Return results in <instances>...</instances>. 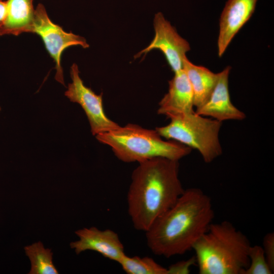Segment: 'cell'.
Returning <instances> with one entry per match:
<instances>
[{
    "mask_svg": "<svg viewBox=\"0 0 274 274\" xmlns=\"http://www.w3.org/2000/svg\"><path fill=\"white\" fill-rule=\"evenodd\" d=\"M214 217L211 198L201 189L185 190L176 203L145 232L153 253L166 258L193 249Z\"/></svg>",
    "mask_w": 274,
    "mask_h": 274,
    "instance_id": "cell-1",
    "label": "cell"
},
{
    "mask_svg": "<svg viewBox=\"0 0 274 274\" xmlns=\"http://www.w3.org/2000/svg\"><path fill=\"white\" fill-rule=\"evenodd\" d=\"M179 172V160L155 157L139 163L127 196L134 228L146 232L183 194Z\"/></svg>",
    "mask_w": 274,
    "mask_h": 274,
    "instance_id": "cell-2",
    "label": "cell"
},
{
    "mask_svg": "<svg viewBox=\"0 0 274 274\" xmlns=\"http://www.w3.org/2000/svg\"><path fill=\"white\" fill-rule=\"evenodd\" d=\"M250 242L227 221L212 223L193 247L200 274H243Z\"/></svg>",
    "mask_w": 274,
    "mask_h": 274,
    "instance_id": "cell-3",
    "label": "cell"
},
{
    "mask_svg": "<svg viewBox=\"0 0 274 274\" xmlns=\"http://www.w3.org/2000/svg\"><path fill=\"white\" fill-rule=\"evenodd\" d=\"M96 139L110 146L115 156L125 162H138L155 157L179 160L191 149L174 140L164 141L157 131L129 123L99 133Z\"/></svg>",
    "mask_w": 274,
    "mask_h": 274,
    "instance_id": "cell-4",
    "label": "cell"
},
{
    "mask_svg": "<svg viewBox=\"0 0 274 274\" xmlns=\"http://www.w3.org/2000/svg\"><path fill=\"white\" fill-rule=\"evenodd\" d=\"M168 118L169 124L156 128L161 137L197 150L206 163L212 162L222 154L219 139L222 122L198 115L195 111Z\"/></svg>",
    "mask_w": 274,
    "mask_h": 274,
    "instance_id": "cell-5",
    "label": "cell"
},
{
    "mask_svg": "<svg viewBox=\"0 0 274 274\" xmlns=\"http://www.w3.org/2000/svg\"><path fill=\"white\" fill-rule=\"evenodd\" d=\"M32 32L42 38L46 49L55 63V80L64 85L60 63L61 54L65 49L72 46L89 47L86 40L72 32H65L59 25L54 23L42 4H39L35 9Z\"/></svg>",
    "mask_w": 274,
    "mask_h": 274,
    "instance_id": "cell-6",
    "label": "cell"
},
{
    "mask_svg": "<svg viewBox=\"0 0 274 274\" xmlns=\"http://www.w3.org/2000/svg\"><path fill=\"white\" fill-rule=\"evenodd\" d=\"M78 65L73 64L70 75L72 82L69 83L64 95L70 100L78 104L87 117L93 135L108 132L120 126L106 115L102 94L97 95L86 86L79 75Z\"/></svg>",
    "mask_w": 274,
    "mask_h": 274,
    "instance_id": "cell-7",
    "label": "cell"
},
{
    "mask_svg": "<svg viewBox=\"0 0 274 274\" xmlns=\"http://www.w3.org/2000/svg\"><path fill=\"white\" fill-rule=\"evenodd\" d=\"M153 22L155 37L150 44L136 54L135 57L153 49H158L163 54L174 73L183 70L186 53L190 50L189 44L178 33L162 13L155 15Z\"/></svg>",
    "mask_w": 274,
    "mask_h": 274,
    "instance_id": "cell-8",
    "label": "cell"
},
{
    "mask_svg": "<svg viewBox=\"0 0 274 274\" xmlns=\"http://www.w3.org/2000/svg\"><path fill=\"white\" fill-rule=\"evenodd\" d=\"M75 233L79 239L72 242L70 246L77 254L86 250H92L118 263L125 255L119 236L112 230H100L92 227L78 230Z\"/></svg>",
    "mask_w": 274,
    "mask_h": 274,
    "instance_id": "cell-9",
    "label": "cell"
},
{
    "mask_svg": "<svg viewBox=\"0 0 274 274\" xmlns=\"http://www.w3.org/2000/svg\"><path fill=\"white\" fill-rule=\"evenodd\" d=\"M258 0H228L219 20L218 54L221 57L234 37L254 13Z\"/></svg>",
    "mask_w": 274,
    "mask_h": 274,
    "instance_id": "cell-10",
    "label": "cell"
},
{
    "mask_svg": "<svg viewBox=\"0 0 274 274\" xmlns=\"http://www.w3.org/2000/svg\"><path fill=\"white\" fill-rule=\"evenodd\" d=\"M230 69V66H227L217 73V82L211 95L202 106L196 109V113L220 122L245 119V113L235 107L230 100L228 88Z\"/></svg>",
    "mask_w": 274,
    "mask_h": 274,
    "instance_id": "cell-11",
    "label": "cell"
},
{
    "mask_svg": "<svg viewBox=\"0 0 274 274\" xmlns=\"http://www.w3.org/2000/svg\"><path fill=\"white\" fill-rule=\"evenodd\" d=\"M168 84V92L159 102L157 113L168 118L195 111L192 89L183 69L175 73Z\"/></svg>",
    "mask_w": 274,
    "mask_h": 274,
    "instance_id": "cell-12",
    "label": "cell"
},
{
    "mask_svg": "<svg viewBox=\"0 0 274 274\" xmlns=\"http://www.w3.org/2000/svg\"><path fill=\"white\" fill-rule=\"evenodd\" d=\"M33 0H7V12L0 23V36H18L32 32L35 11Z\"/></svg>",
    "mask_w": 274,
    "mask_h": 274,
    "instance_id": "cell-13",
    "label": "cell"
},
{
    "mask_svg": "<svg viewBox=\"0 0 274 274\" xmlns=\"http://www.w3.org/2000/svg\"><path fill=\"white\" fill-rule=\"evenodd\" d=\"M183 69L192 89L194 107L197 109L211 95L217 82V74L204 66L193 64L187 57L184 60Z\"/></svg>",
    "mask_w": 274,
    "mask_h": 274,
    "instance_id": "cell-14",
    "label": "cell"
},
{
    "mask_svg": "<svg viewBox=\"0 0 274 274\" xmlns=\"http://www.w3.org/2000/svg\"><path fill=\"white\" fill-rule=\"evenodd\" d=\"M26 255L31 263L29 274H58L52 262L53 253L50 249L45 248L40 242L24 247Z\"/></svg>",
    "mask_w": 274,
    "mask_h": 274,
    "instance_id": "cell-15",
    "label": "cell"
},
{
    "mask_svg": "<svg viewBox=\"0 0 274 274\" xmlns=\"http://www.w3.org/2000/svg\"><path fill=\"white\" fill-rule=\"evenodd\" d=\"M118 263L128 274H168L167 268L149 257H129L125 254Z\"/></svg>",
    "mask_w": 274,
    "mask_h": 274,
    "instance_id": "cell-16",
    "label": "cell"
},
{
    "mask_svg": "<svg viewBox=\"0 0 274 274\" xmlns=\"http://www.w3.org/2000/svg\"><path fill=\"white\" fill-rule=\"evenodd\" d=\"M249 264L243 274H271L262 246H251L248 253Z\"/></svg>",
    "mask_w": 274,
    "mask_h": 274,
    "instance_id": "cell-17",
    "label": "cell"
},
{
    "mask_svg": "<svg viewBox=\"0 0 274 274\" xmlns=\"http://www.w3.org/2000/svg\"><path fill=\"white\" fill-rule=\"evenodd\" d=\"M266 261L274 272V233L269 232L265 234L263 239L262 246Z\"/></svg>",
    "mask_w": 274,
    "mask_h": 274,
    "instance_id": "cell-18",
    "label": "cell"
},
{
    "mask_svg": "<svg viewBox=\"0 0 274 274\" xmlns=\"http://www.w3.org/2000/svg\"><path fill=\"white\" fill-rule=\"evenodd\" d=\"M196 262L195 257L171 265L167 268L168 274H186L190 271V267Z\"/></svg>",
    "mask_w": 274,
    "mask_h": 274,
    "instance_id": "cell-19",
    "label": "cell"
},
{
    "mask_svg": "<svg viewBox=\"0 0 274 274\" xmlns=\"http://www.w3.org/2000/svg\"><path fill=\"white\" fill-rule=\"evenodd\" d=\"M7 12V2L0 0V23L4 20Z\"/></svg>",
    "mask_w": 274,
    "mask_h": 274,
    "instance_id": "cell-20",
    "label": "cell"
},
{
    "mask_svg": "<svg viewBox=\"0 0 274 274\" xmlns=\"http://www.w3.org/2000/svg\"><path fill=\"white\" fill-rule=\"evenodd\" d=\"M1 110H2V108H1V106H0V112H1Z\"/></svg>",
    "mask_w": 274,
    "mask_h": 274,
    "instance_id": "cell-21",
    "label": "cell"
}]
</instances>
